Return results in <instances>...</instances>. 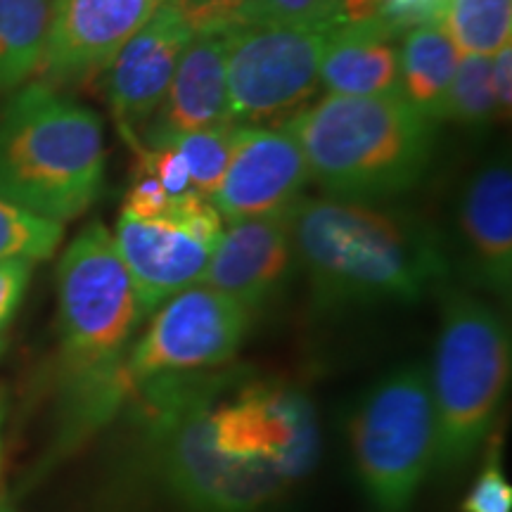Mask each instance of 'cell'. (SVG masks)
I'll list each match as a JSON object with an SVG mask.
<instances>
[{"instance_id":"603a6c76","label":"cell","mask_w":512,"mask_h":512,"mask_svg":"<svg viewBox=\"0 0 512 512\" xmlns=\"http://www.w3.org/2000/svg\"><path fill=\"white\" fill-rule=\"evenodd\" d=\"M235 133H238V124L223 121V124L185 133V136L171 140L183 155L185 166H188L190 190L200 192L209 200L214 197L223 176H226Z\"/></svg>"},{"instance_id":"7a4b0ae2","label":"cell","mask_w":512,"mask_h":512,"mask_svg":"<svg viewBox=\"0 0 512 512\" xmlns=\"http://www.w3.org/2000/svg\"><path fill=\"white\" fill-rule=\"evenodd\" d=\"M287 221L316 311L415 304L448 275L437 230L411 214L342 197H302Z\"/></svg>"},{"instance_id":"9a60e30c","label":"cell","mask_w":512,"mask_h":512,"mask_svg":"<svg viewBox=\"0 0 512 512\" xmlns=\"http://www.w3.org/2000/svg\"><path fill=\"white\" fill-rule=\"evenodd\" d=\"M458 226L472 280L501 302L512 292V171L505 159L482 166L467 183Z\"/></svg>"},{"instance_id":"5bb4252c","label":"cell","mask_w":512,"mask_h":512,"mask_svg":"<svg viewBox=\"0 0 512 512\" xmlns=\"http://www.w3.org/2000/svg\"><path fill=\"white\" fill-rule=\"evenodd\" d=\"M294 261L287 211L228 223L200 283L228 294L256 316L283 292Z\"/></svg>"},{"instance_id":"ffe728a7","label":"cell","mask_w":512,"mask_h":512,"mask_svg":"<svg viewBox=\"0 0 512 512\" xmlns=\"http://www.w3.org/2000/svg\"><path fill=\"white\" fill-rule=\"evenodd\" d=\"M50 0H0V93L41 67Z\"/></svg>"},{"instance_id":"d6a6232c","label":"cell","mask_w":512,"mask_h":512,"mask_svg":"<svg viewBox=\"0 0 512 512\" xmlns=\"http://www.w3.org/2000/svg\"><path fill=\"white\" fill-rule=\"evenodd\" d=\"M0 351H3V339H0Z\"/></svg>"},{"instance_id":"4316f807","label":"cell","mask_w":512,"mask_h":512,"mask_svg":"<svg viewBox=\"0 0 512 512\" xmlns=\"http://www.w3.org/2000/svg\"><path fill=\"white\" fill-rule=\"evenodd\" d=\"M448 0H384L380 24L396 36L425 24H441Z\"/></svg>"},{"instance_id":"3957f363","label":"cell","mask_w":512,"mask_h":512,"mask_svg":"<svg viewBox=\"0 0 512 512\" xmlns=\"http://www.w3.org/2000/svg\"><path fill=\"white\" fill-rule=\"evenodd\" d=\"M143 318L112 233L91 223L57 266L64 444L98 432L133 394L126 363Z\"/></svg>"},{"instance_id":"f546056e","label":"cell","mask_w":512,"mask_h":512,"mask_svg":"<svg viewBox=\"0 0 512 512\" xmlns=\"http://www.w3.org/2000/svg\"><path fill=\"white\" fill-rule=\"evenodd\" d=\"M491 86H494L498 117H510L512 107V43L491 57Z\"/></svg>"},{"instance_id":"5b68a950","label":"cell","mask_w":512,"mask_h":512,"mask_svg":"<svg viewBox=\"0 0 512 512\" xmlns=\"http://www.w3.org/2000/svg\"><path fill=\"white\" fill-rule=\"evenodd\" d=\"M98 114L46 83H31L0 114V200L67 223L98 200L105 181Z\"/></svg>"},{"instance_id":"ba28073f","label":"cell","mask_w":512,"mask_h":512,"mask_svg":"<svg viewBox=\"0 0 512 512\" xmlns=\"http://www.w3.org/2000/svg\"><path fill=\"white\" fill-rule=\"evenodd\" d=\"M325 36L302 24H252L223 34L230 124L261 126L304 110L320 86Z\"/></svg>"},{"instance_id":"8fae6325","label":"cell","mask_w":512,"mask_h":512,"mask_svg":"<svg viewBox=\"0 0 512 512\" xmlns=\"http://www.w3.org/2000/svg\"><path fill=\"white\" fill-rule=\"evenodd\" d=\"M311 169L287 128L238 126L226 176L211 202L223 223L285 214L302 200Z\"/></svg>"},{"instance_id":"83f0119b","label":"cell","mask_w":512,"mask_h":512,"mask_svg":"<svg viewBox=\"0 0 512 512\" xmlns=\"http://www.w3.org/2000/svg\"><path fill=\"white\" fill-rule=\"evenodd\" d=\"M174 197L162 188L157 178L136 174L131 188H128L124 204H121V214L133 216V219H155L162 216Z\"/></svg>"},{"instance_id":"e0dca14e","label":"cell","mask_w":512,"mask_h":512,"mask_svg":"<svg viewBox=\"0 0 512 512\" xmlns=\"http://www.w3.org/2000/svg\"><path fill=\"white\" fill-rule=\"evenodd\" d=\"M399 38L375 24L330 29L320 86L330 95H401Z\"/></svg>"},{"instance_id":"4fadbf2b","label":"cell","mask_w":512,"mask_h":512,"mask_svg":"<svg viewBox=\"0 0 512 512\" xmlns=\"http://www.w3.org/2000/svg\"><path fill=\"white\" fill-rule=\"evenodd\" d=\"M192 29L174 0H166L155 15L128 38L107 72V98L114 119L128 143L136 147V131L147 124L164 100L181 62Z\"/></svg>"},{"instance_id":"7c38bea8","label":"cell","mask_w":512,"mask_h":512,"mask_svg":"<svg viewBox=\"0 0 512 512\" xmlns=\"http://www.w3.org/2000/svg\"><path fill=\"white\" fill-rule=\"evenodd\" d=\"M166 0H50L41 67L48 79L67 83L105 72L128 38Z\"/></svg>"},{"instance_id":"1f68e13d","label":"cell","mask_w":512,"mask_h":512,"mask_svg":"<svg viewBox=\"0 0 512 512\" xmlns=\"http://www.w3.org/2000/svg\"><path fill=\"white\" fill-rule=\"evenodd\" d=\"M0 422H3V415H0ZM0 446H3V439H0ZM0 453H3V448H0Z\"/></svg>"},{"instance_id":"d6986e66","label":"cell","mask_w":512,"mask_h":512,"mask_svg":"<svg viewBox=\"0 0 512 512\" xmlns=\"http://www.w3.org/2000/svg\"><path fill=\"white\" fill-rule=\"evenodd\" d=\"M458 60V48L441 24L406 31L399 46L401 95L422 114L439 121Z\"/></svg>"},{"instance_id":"7402d4cb","label":"cell","mask_w":512,"mask_h":512,"mask_svg":"<svg viewBox=\"0 0 512 512\" xmlns=\"http://www.w3.org/2000/svg\"><path fill=\"white\" fill-rule=\"evenodd\" d=\"M496 117L498 107L494 86H491V57L460 55L439 119L482 126Z\"/></svg>"},{"instance_id":"9c48e42d","label":"cell","mask_w":512,"mask_h":512,"mask_svg":"<svg viewBox=\"0 0 512 512\" xmlns=\"http://www.w3.org/2000/svg\"><path fill=\"white\" fill-rule=\"evenodd\" d=\"M223 228L214 202L195 190L174 197L155 219L119 214L114 247L131 275L143 316H152L166 299L200 283Z\"/></svg>"},{"instance_id":"4dcf8cb0","label":"cell","mask_w":512,"mask_h":512,"mask_svg":"<svg viewBox=\"0 0 512 512\" xmlns=\"http://www.w3.org/2000/svg\"><path fill=\"white\" fill-rule=\"evenodd\" d=\"M0 512H10L8 505H5V501H3V496H0Z\"/></svg>"},{"instance_id":"6da1fadb","label":"cell","mask_w":512,"mask_h":512,"mask_svg":"<svg viewBox=\"0 0 512 512\" xmlns=\"http://www.w3.org/2000/svg\"><path fill=\"white\" fill-rule=\"evenodd\" d=\"M133 394L152 475L183 512H266L316 467V408L290 382L216 368Z\"/></svg>"},{"instance_id":"8992f818","label":"cell","mask_w":512,"mask_h":512,"mask_svg":"<svg viewBox=\"0 0 512 512\" xmlns=\"http://www.w3.org/2000/svg\"><path fill=\"white\" fill-rule=\"evenodd\" d=\"M510 368L512 339L501 311L470 292L448 290L427 366L437 432L432 475H458L482 453L508 392Z\"/></svg>"},{"instance_id":"30bf717a","label":"cell","mask_w":512,"mask_h":512,"mask_svg":"<svg viewBox=\"0 0 512 512\" xmlns=\"http://www.w3.org/2000/svg\"><path fill=\"white\" fill-rule=\"evenodd\" d=\"M252 320L245 306L214 287H185L152 313L128 351L131 387L164 375L223 368L238 356Z\"/></svg>"},{"instance_id":"484cf974","label":"cell","mask_w":512,"mask_h":512,"mask_svg":"<svg viewBox=\"0 0 512 512\" xmlns=\"http://www.w3.org/2000/svg\"><path fill=\"white\" fill-rule=\"evenodd\" d=\"M136 174L157 178L171 197L190 190V174L185 159L174 143L136 145Z\"/></svg>"},{"instance_id":"44dd1931","label":"cell","mask_w":512,"mask_h":512,"mask_svg":"<svg viewBox=\"0 0 512 512\" xmlns=\"http://www.w3.org/2000/svg\"><path fill=\"white\" fill-rule=\"evenodd\" d=\"M441 27L460 55L494 57L512 43V0H448Z\"/></svg>"},{"instance_id":"277c9868","label":"cell","mask_w":512,"mask_h":512,"mask_svg":"<svg viewBox=\"0 0 512 512\" xmlns=\"http://www.w3.org/2000/svg\"><path fill=\"white\" fill-rule=\"evenodd\" d=\"M311 178L342 200H384L415 188L434 147V119L403 95H325L292 114Z\"/></svg>"},{"instance_id":"cb8c5ba5","label":"cell","mask_w":512,"mask_h":512,"mask_svg":"<svg viewBox=\"0 0 512 512\" xmlns=\"http://www.w3.org/2000/svg\"><path fill=\"white\" fill-rule=\"evenodd\" d=\"M62 242V223L41 219L15 204L0 200V261H41L55 254Z\"/></svg>"},{"instance_id":"52a82bcc","label":"cell","mask_w":512,"mask_h":512,"mask_svg":"<svg viewBox=\"0 0 512 512\" xmlns=\"http://www.w3.org/2000/svg\"><path fill=\"white\" fill-rule=\"evenodd\" d=\"M434 411L427 366L380 377L349 418L351 463L373 512H411L434 470Z\"/></svg>"},{"instance_id":"d4e9b609","label":"cell","mask_w":512,"mask_h":512,"mask_svg":"<svg viewBox=\"0 0 512 512\" xmlns=\"http://www.w3.org/2000/svg\"><path fill=\"white\" fill-rule=\"evenodd\" d=\"M482 451V465L460 503V512H512V484L505 477L501 434L491 432Z\"/></svg>"},{"instance_id":"f1b7e54d","label":"cell","mask_w":512,"mask_h":512,"mask_svg":"<svg viewBox=\"0 0 512 512\" xmlns=\"http://www.w3.org/2000/svg\"><path fill=\"white\" fill-rule=\"evenodd\" d=\"M31 273H34V261L29 259L0 261V330L10 323L22 304Z\"/></svg>"},{"instance_id":"2e32d148","label":"cell","mask_w":512,"mask_h":512,"mask_svg":"<svg viewBox=\"0 0 512 512\" xmlns=\"http://www.w3.org/2000/svg\"><path fill=\"white\" fill-rule=\"evenodd\" d=\"M223 121H228L226 43L221 34H192L169 91L143 126L145 143H171Z\"/></svg>"},{"instance_id":"ac0fdd59","label":"cell","mask_w":512,"mask_h":512,"mask_svg":"<svg viewBox=\"0 0 512 512\" xmlns=\"http://www.w3.org/2000/svg\"><path fill=\"white\" fill-rule=\"evenodd\" d=\"M192 34H228L252 24L335 29L339 0H174Z\"/></svg>"}]
</instances>
